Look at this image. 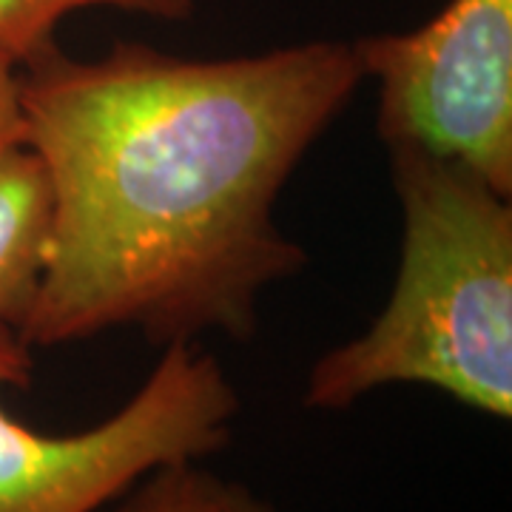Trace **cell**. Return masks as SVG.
Returning <instances> with one entry per match:
<instances>
[{"instance_id":"2","label":"cell","mask_w":512,"mask_h":512,"mask_svg":"<svg viewBox=\"0 0 512 512\" xmlns=\"http://www.w3.org/2000/svg\"><path fill=\"white\" fill-rule=\"evenodd\" d=\"M402 262L370 328L328 350L305 384L311 410H345L384 384H427L512 416V205L470 168L390 146Z\"/></svg>"},{"instance_id":"1","label":"cell","mask_w":512,"mask_h":512,"mask_svg":"<svg viewBox=\"0 0 512 512\" xmlns=\"http://www.w3.org/2000/svg\"><path fill=\"white\" fill-rule=\"evenodd\" d=\"M362 80L342 40L208 60L146 43L80 60L52 43L20 63V126L52 188L20 342L254 336L262 293L308 262L276 225L279 194Z\"/></svg>"},{"instance_id":"3","label":"cell","mask_w":512,"mask_h":512,"mask_svg":"<svg viewBox=\"0 0 512 512\" xmlns=\"http://www.w3.org/2000/svg\"><path fill=\"white\" fill-rule=\"evenodd\" d=\"M29 353L0 325V387L29 382ZM237 416V387L194 342L163 345L143 387L80 433H37L0 404V512H97L154 470L225 450Z\"/></svg>"},{"instance_id":"6","label":"cell","mask_w":512,"mask_h":512,"mask_svg":"<svg viewBox=\"0 0 512 512\" xmlns=\"http://www.w3.org/2000/svg\"><path fill=\"white\" fill-rule=\"evenodd\" d=\"M200 0H0V57L15 66L57 43V26L80 9H117L154 20H188Z\"/></svg>"},{"instance_id":"7","label":"cell","mask_w":512,"mask_h":512,"mask_svg":"<svg viewBox=\"0 0 512 512\" xmlns=\"http://www.w3.org/2000/svg\"><path fill=\"white\" fill-rule=\"evenodd\" d=\"M114 512H274V507L245 484L200 467V461H183L137 481Z\"/></svg>"},{"instance_id":"5","label":"cell","mask_w":512,"mask_h":512,"mask_svg":"<svg viewBox=\"0 0 512 512\" xmlns=\"http://www.w3.org/2000/svg\"><path fill=\"white\" fill-rule=\"evenodd\" d=\"M52 242V188L23 137L18 66L0 57V325L18 333Z\"/></svg>"},{"instance_id":"4","label":"cell","mask_w":512,"mask_h":512,"mask_svg":"<svg viewBox=\"0 0 512 512\" xmlns=\"http://www.w3.org/2000/svg\"><path fill=\"white\" fill-rule=\"evenodd\" d=\"M387 148L413 146L512 194V0H450L413 32L353 43Z\"/></svg>"}]
</instances>
